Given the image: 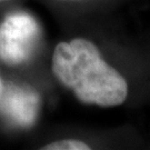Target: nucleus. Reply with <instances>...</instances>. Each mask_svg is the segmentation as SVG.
<instances>
[{
    "label": "nucleus",
    "mask_w": 150,
    "mask_h": 150,
    "mask_svg": "<svg viewBox=\"0 0 150 150\" xmlns=\"http://www.w3.org/2000/svg\"><path fill=\"white\" fill-rule=\"evenodd\" d=\"M40 107V97L30 88L7 85L0 93V110L10 122L28 128L36 122Z\"/></svg>",
    "instance_id": "nucleus-3"
},
{
    "label": "nucleus",
    "mask_w": 150,
    "mask_h": 150,
    "mask_svg": "<svg viewBox=\"0 0 150 150\" xmlns=\"http://www.w3.org/2000/svg\"><path fill=\"white\" fill-rule=\"evenodd\" d=\"M1 90H2V85H1V80H0V93H1Z\"/></svg>",
    "instance_id": "nucleus-5"
},
{
    "label": "nucleus",
    "mask_w": 150,
    "mask_h": 150,
    "mask_svg": "<svg viewBox=\"0 0 150 150\" xmlns=\"http://www.w3.org/2000/svg\"><path fill=\"white\" fill-rule=\"evenodd\" d=\"M51 68L60 83L71 89L83 103L118 107L128 97L126 79L103 60L97 46L88 39L76 38L58 43Z\"/></svg>",
    "instance_id": "nucleus-1"
},
{
    "label": "nucleus",
    "mask_w": 150,
    "mask_h": 150,
    "mask_svg": "<svg viewBox=\"0 0 150 150\" xmlns=\"http://www.w3.org/2000/svg\"><path fill=\"white\" fill-rule=\"evenodd\" d=\"M42 150H89L90 146L78 139L57 140L41 147Z\"/></svg>",
    "instance_id": "nucleus-4"
},
{
    "label": "nucleus",
    "mask_w": 150,
    "mask_h": 150,
    "mask_svg": "<svg viewBox=\"0 0 150 150\" xmlns=\"http://www.w3.org/2000/svg\"><path fill=\"white\" fill-rule=\"evenodd\" d=\"M40 38L37 20L27 12H15L0 23V59L10 66L27 61Z\"/></svg>",
    "instance_id": "nucleus-2"
},
{
    "label": "nucleus",
    "mask_w": 150,
    "mask_h": 150,
    "mask_svg": "<svg viewBox=\"0 0 150 150\" xmlns=\"http://www.w3.org/2000/svg\"><path fill=\"white\" fill-rule=\"evenodd\" d=\"M0 1H1V0H0Z\"/></svg>",
    "instance_id": "nucleus-6"
}]
</instances>
